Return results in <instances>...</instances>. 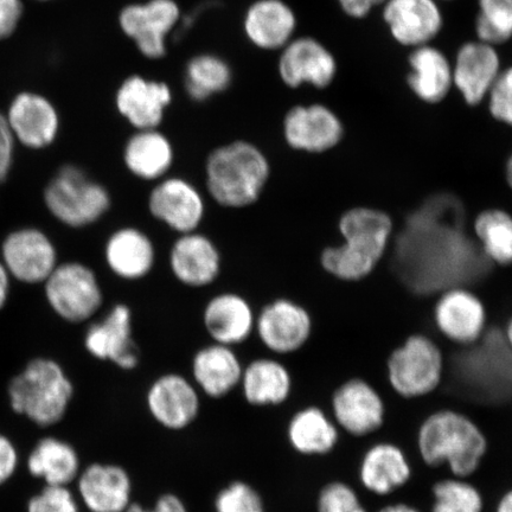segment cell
<instances>
[{
	"label": "cell",
	"instance_id": "6da1fadb",
	"mask_svg": "<svg viewBox=\"0 0 512 512\" xmlns=\"http://www.w3.org/2000/svg\"><path fill=\"white\" fill-rule=\"evenodd\" d=\"M421 463L431 470L447 467L450 476L471 479L490 451L488 434L469 414L439 408L420 421L415 435Z\"/></svg>",
	"mask_w": 512,
	"mask_h": 512
},
{
	"label": "cell",
	"instance_id": "7a4b0ae2",
	"mask_svg": "<svg viewBox=\"0 0 512 512\" xmlns=\"http://www.w3.org/2000/svg\"><path fill=\"white\" fill-rule=\"evenodd\" d=\"M271 174L270 159L259 146L247 140H235L209 153L204 183L217 206L240 210L259 202Z\"/></svg>",
	"mask_w": 512,
	"mask_h": 512
},
{
	"label": "cell",
	"instance_id": "3957f363",
	"mask_svg": "<svg viewBox=\"0 0 512 512\" xmlns=\"http://www.w3.org/2000/svg\"><path fill=\"white\" fill-rule=\"evenodd\" d=\"M343 243L325 248L320 254L323 270L342 281L367 278L387 251L393 221L379 209L357 207L342 215L338 222Z\"/></svg>",
	"mask_w": 512,
	"mask_h": 512
},
{
	"label": "cell",
	"instance_id": "277c9868",
	"mask_svg": "<svg viewBox=\"0 0 512 512\" xmlns=\"http://www.w3.org/2000/svg\"><path fill=\"white\" fill-rule=\"evenodd\" d=\"M9 406L19 418L40 428L60 425L74 401L75 386L53 358L36 357L8 384Z\"/></svg>",
	"mask_w": 512,
	"mask_h": 512
},
{
	"label": "cell",
	"instance_id": "5b68a950",
	"mask_svg": "<svg viewBox=\"0 0 512 512\" xmlns=\"http://www.w3.org/2000/svg\"><path fill=\"white\" fill-rule=\"evenodd\" d=\"M43 200L49 213L70 228L92 226L112 208L111 192L105 185L73 164L63 165L50 179Z\"/></svg>",
	"mask_w": 512,
	"mask_h": 512
},
{
	"label": "cell",
	"instance_id": "8992f818",
	"mask_svg": "<svg viewBox=\"0 0 512 512\" xmlns=\"http://www.w3.org/2000/svg\"><path fill=\"white\" fill-rule=\"evenodd\" d=\"M386 367L390 389L403 400L425 399L437 392L446 370L443 351L424 335L409 336L390 352Z\"/></svg>",
	"mask_w": 512,
	"mask_h": 512
},
{
	"label": "cell",
	"instance_id": "52a82bcc",
	"mask_svg": "<svg viewBox=\"0 0 512 512\" xmlns=\"http://www.w3.org/2000/svg\"><path fill=\"white\" fill-rule=\"evenodd\" d=\"M43 286L50 309L64 322L86 323L104 304V291L98 275L79 261L57 265Z\"/></svg>",
	"mask_w": 512,
	"mask_h": 512
},
{
	"label": "cell",
	"instance_id": "ba28073f",
	"mask_svg": "<svg viewBox=\"0 0 512 512\" xmlns=\"http://www.w3.org/2000/svg\"><path fill=\"white\" fill-rule=\"evenodd\" d=\"M332 419L351 438H369L383 430L387 405L373 384L362 377L342 382L331 395Z\"/></svg>",
	"mask_w": 512,
	"mask_h": 512
},
{
	"label": "cell",
	"instance_id": "9c48e42d",
	"mask_svg": "<svg viewBox=\"0 0 512 512\" xmlns=\"http://www.w3.org/2000/svg\"><path fill=\"white\" fill-rule=\"evenodd\" d=\"M147 210L153 219L182 235L200 230L207 204L201 190L189 179L168 176L151 189Z\"/></svg>",
	"mask_w": 512,
	"mask_h": 512
},
{
	"label": "cell",
	"instance_id": "30bf717a",
	"mask_svg": "<svg viewBox=\"0 0 512 512\" xmlns=\"http://www.w3.org/2000/svg\"><path fill=\"white\" fill-rule=\"evenodd\" d=\"M312 331L310 312L292 299H273L256 313L255 335L273 355H292L302 350Z\"/></svg>",
	"mask_w": 512,
	"mask_h": 512
},
{
	"label": "cell",
	"instance_id": "8fae6325",
	"mask_svg": "<svg viewBox=\"0 0 512 512\" xmlns=\"http://www.w3.org/2000/svg\"><path fill=\"white\" fill-rule=\"evenodd\" d=\"M0 260L12 279L37 285L44 284L59 265V254L53 240L41 229L25 227L6 236Z\"/></svg>",
	"mask_w": 512,
	"mask_h": 512
},
{
	"label": "cell",
	"instance_id": "7c38bea8",
	"mask_svg": "<svg viewBox=\"0 0 512 512\" xmlns=\"http://www.w3.org/2000/svg\"><path fill=\"white\" fill-rule=\"evenodd\" d=\"M85 348L96 360L111 362L121 370H134L140 363V351L133 336L131 307L119 303L106 316L88 326Z\"/></svg>",
	"mask_w": 512,
	"mask_h": 512
},
{
	"label": "cell",
	"instance_id": "4fadbf2b",
	"mask_svg": "<svg viewBox=\"0 0 512 512\" xmlns=\"http://www.w3.org/2000/svg\"><path fill=\"white\" fill-rule=\"evenodd\" d=\"M181 10L175 0H149L131 4L120 12L119 23L124 34L136 43L147 59H162L166 38L176 28Z\"/></svg>",
	"mask_w": 512,
	"mask_h": 512
},
{
	"label": "cell",
	"instance_id": "5bb4252c",
	"mask_svg": "<svg viewBox=\"0 0 512 512\" xmlns=\"http://www.w3.org/2000/svg\"><path fill=\"white\" fill-rule=\"evenodd\" d=\"M146 407L158 424L169 431H183L201 412V393L187 376L166 373L146 392Z\"/></svg>",
	"mask_w": 512,
	"mask_h": 512
},
{
	"label": "cell",
	"instance_id": "9a60e30c",
	"mask_svg": "<svg viewBox=\"0 0 512 512\" xmlns=\"http://www.w3.org/2000/svg\"><path fill=\"white\" fill-rule=\"evenodd\" d=\"M413 465L403 448L390 440L371 444L357 467L358 483L368 494L384 498L398 494L412 482Z\"/></svg>",
	"mask_w": 512,
	"mask_h": 512
},
{
	"label": "cell",
	"instance_id": "2e32d148",
	"mask_svg": "<svg viewBox=\"0 0 512 512\" xmlns=\"http://www.w3.org/2000/svg\"><path fill=\"white\" fill-rule=\"evenodd\" d=\"M75 494L88 512H125L131 507L133 483L125 467L92 463L82 467Z\"/></svg>",
	"mask_w": 512,
	"mask_h": 512
},
{
	"label": "cell",
	"instance_id": "e0dca14e",
	"mask_svg": "<svg viewBox=\"0 0 512 512\" xmlns=\"http://www.w3.org/2000/svg\"><path fill=\"white\" fill-rule=\"evenodd\" d=\"M168 260L174 278L190 288L211 286L222 272L219 246L200 230L178 235L170 247Z\"/></svg>",
	"mask_w": 512,
	"mask_h": 512
},
{
	"label": "cell",
	"instance_id": "ac0fdd59",
	"mask_svg": "<svg viewBox=\"0 0 512 512\" xmlns=\"http://www.w3.org/2000/svg\"><path fill=\"white\" fill-rule=\"evenodd\" d=\"M202 323L211 342L235 348L255 334L256 312L242 294L220 292L204 305Z\"/></svg>",
	"mask_w": 512,
	"mask_h": 512
},
{
	"label": "cell",
	"instance_id": "d6986e66",
	"mask_svg": "<svg viewBox=\"0 0 512 512\" xmlns=\"http://www.w3.org/2000/svg\"><path fill=\"white\" fill-rule=\"evenodd\" d=\"M343 133L341 120L323 105L293 107L284 120L285 142L296 151H329L341 142Z\"/></svg>",
	"mask_w": 512,
	"mask_h": 512
},
{
	"label": "cell",
	"instance_id": "ffe728a7",
	"mask_svg": "<svg viewBox=\"0 0 512 512\" xmlns=\"http://www.w3.org/2000/svg\"><path fill=\"white\" fill-rule=\"evenodd\" d=\"M5 118L16 142L28 149H46L59 136V113L55 106L40 94H18Z\"/></svg>",
	"mask_w": 512,
	"mask_h": 512
},
{
	"label": "cell",
	"instance_id": "44dd1931",
	"mask_svg": "<svg viewBox=\"0 0 512 512\" xmlns=\"http://www.w3.org/2000/svg\"><path fill=\"white\" fill-rule=\"evenodd\" d=\"M336 72L334 55L315 38L292 40L280 55L279 74L288 87L297 88L307 83L325 88L334 81Z\"/></svg>",
	"mask_w": 512,
	"mask_h": 512
},
{
	"label": "cell",
	"instance_id": "7402d4cb",
	"mask_svg": "<svg viewBox=\"0 0 512 512\" xmlns=\"http://www.w3.org/2000/svg\"><path fill=\"white\" fill-rule=\"evenodd\" d=\"M108 270L125 281L143 280L156 266L157 249L143 229L124 226L108 236L104 248Z\"/></svg>",
	"mask_w": 512,
	"mask_h": 512
},
{
	"label": "cell",
	"instance_id": "603a6c76",
	"mask_svg": "<svg viewBox=\"0 0 512 512\" xmlns=\"http://www.w3.org/2000/svg\"><path fill=\"white\" fill-rule=\"evenodd\" d=\"M435 324L450 341L470 345L482 337L486 311L482 300L463 287H453L441 294L434 309Z\"/></svg>",
	"mask_w": 512,
	"mask_h": 512
},
{
	"label": "cell",
	"instance_id": "cb8c5ba5",
	"mask_svg": "<svg viewBox=\"0 0 512 512\" xmlns=\"http://www.w3.org/2000/svg\"><path fill=\"white\" fill-rule=\"evenodd\" d=\"M243 367L235 348L211 342L192 357L191 380L201 394L219 400L240 387Z\"/></svg>",
	"mask_w": 512,
	"mask_h": 512
},
{
	"label": "cell",
	"instance_id": "d4e9b609",
	"mask_svg": "<svg viewBox=\"0 0 512 512\" xmlns=\"http://www.w3.org/2000/svg\"><path fill=\"white\" fill-rule=\"evenodd\" d=\"M23 465L31 478L51 486H73L83 467L78 448L51 434L32 445Z\"/></svg>",
	"mask_w": 512,
	"mask_h": 512
},
{
	"label": "cell",
	"instance_id": "484cf974",
	"mask_svg": "<svg viewBox=\"0 0 512 512\" xmlns=\"http://www.w3.org/2000/svg\"><path fill=\"white\" fill-rule=\"evenodd\" d=\"M172 101L166 83L134 75L126 79L115 96L118 112L136 130L158 128Z\"/></svg>",
	"mask_w": 512,
	"mask_h": 512
},
{
	"label": "cell",
	"instance_id": "4316f807",
	"mask_svg": "<svg viewBox=\"0 0 512 512\" xmlns=\"http://www.w3.org/2000/svg\"><path fill=\"white\" fill-rule=\"evenodd\" d=\"M384 3V21L403 46H426L443 27V16L434 0H386Z\"/></svg>",
	"mask_w": 512,
	"mask_h": 512
},
{
	"label": "cell",
	"instance_id": "83f0119b",
	"mask_svg": "<svg viewBox=\"0 0 512 512\" xmlns=\"http://www.w3.org/2000/svg\"><path fill=\"white\" fill-rule=\"evenodd\" d=\"M499 74L501 62L494 46L478 41L460 48L453 68V83L467 104H480L489 95Z\"/></svg>",
	"mask_w": 512,
	"mask_h": 512
},
{
	"label": "cell",
	"instance_id": "f1b7e54d",
	"mask_svg": "<svg viewBox=\"0 0 512 512\" xmlns=\"http://www.w3.org/2000/svg\"><path fill=\"white\" fill-rule=\"evenodd\" d=\"M123 159L133 177L156 183L169 176L175 163V150L170 139L158 128L137 130L124 146Z\"/></svg>",
	"mask_w": 512,
	"mask_h": 512
},
{
	"label": "cell",
	"instance_id": "f546056e",
	"mask_svg": "<svg viewBox=\"0 0 512 512\" xmlns=\"http://www.w3.org/2000/svg\"><path fill=\"white\" fill-rule=\"evenodd\" d=\"M288 444L304 457H326L341 441V431L332 416L319 406L299 409L287 425Z\"/></svg>",
	"mask_w": 512,
	"mask_h": 512
},
{
	"label": "cell",
	"instance_id": "4dcf8cb0",
	"mask_svg": "<svg viewBox=\"0 0 512 512\" xmlns=\"http://www.w3.org/2000/svg\"><path fill=\"white\" fill-rule=\"evenodd\" d=\"M239 388L251 406H280L292 395L293 377L277 358L259 357L243 367Z\"/></svg>",
	"mask_w": 512,
	"mask_h": 512
},
{
	"label": "cell",
	"instance_id": "1f68e13d",
	"mask_svg": "<svg viewBox=\"0 0 512 512\" xmlns=\"http://www.w3.org/2000/svg\"><path fill=\"white\" fill-rule=\"evenodd\" d=\"M296 28V15L283 0H256L243 19L248 40L264 50L286 47Z\"/></svg>",
	"mask_w": 512,
	"mask_h": 512
},
{
	"label": "cell",
	"instance_id": "d6a6232c",
	"mask_svg": "<svg viewBox=\"0 0 512 512\" xmlns=\"http://www.w3.org/2000/svg\"><path fill=\"white\" fill-rule=\"evenodd\" d=\"M409 87L421 100L435 104L446 98L453 83V69L440 50L430 46L416 48L411 57Z\"/></svg>",
	"mask_w": 512,
	"mask_h": 512
},
{
	"label": "cell",
	"instance_id": "836d02e7",
	"mask_svg": "<svg viewBox=\"0 0 512 512\" xmlns=\"http://www.w3.org/2000/svg\"><path fill=\"white\" fill-rule=\"evenodd\" d=\"M473 228L485 256L499 266H512V215L502 209L484 210Z\"/></svg>",
	"mask_w": 512,
	"mask_h": 512
},
{
	"label": "cell",
	"instance_id": "e575fe53",
	"mask_svg": "<svg viewBox=\"0 0 512 512\" xmlns=\"http://www.w3.org/2000/svg\"><path fill=\"white\" fill-rule=\"evenodd\" d=\"M232 69L219 56L202 54L191 59L185 69V88L191 99L204 101L219 94L232 82Z\"/></svg>",
	"mask_w": 512,
	"mask_h": 512
},
{
	"label": "cell",
	"instance_id": "d590c367",
	"mask_svg": "<svg viewBox=\"0 0 512 512\" xmlns=\"http://www.w3.org/2000/svg\"><path fill=\"white\" fill-rule=\"evenodd\" d=\"M431 512H484L483 491L471 479L447 476L431 486Z\"/></svg>",
	"mask_w": 512,
	"mask_h": 512
},
{
	"label": "cell",
	"instance_id": "8d00e7d4",
	"mask_svg": "<svg viewBox=\"0 0 512 512\" xmlns=\"http://www.w3.org/2000/svg\"><path fill=\"white\" fill-rule=\"evenodd\" d=\"M476 22L480 42L496 46L512 37V0H479Z\"/></svg>",
	"mask_w": 512,
	"mask_h": 512
},
{
	"label": "cell",
	"instance_id": "74e56055",
	"mask_svg": "<svg viewBox=\"0 0 512 512\" xmlns=\"http://www.w3.org/2000/svg\"><path fill=\"white\" fill-rule=\"evenodd\" d=\"M316 509L317 512H370L354 486L342 479L331 480L322 486Z\"/></svg>",
	"mask_w": 512,
	"mask_h": 512
},
{
	"label": "cell",
	"instance_id": "f35d334b",
	"mask_svg": "<svg viewBox=\"0 0 512 512\" xmlns=\"http://www.w3.org/2000/svg\"><path fill=\"white\" fill-rule=\"evenodd\" d=\"M216 512H266L264 499L251 484L235 480L215 498Z\"/></svg>",
	"mask_w": 512,
	"mask_h": 512
},
{
	"label": "cell",
	"instance_id": "ab89813d",
	"mask_svg": "<svg viewBox=\"0 0 512 512\" xmlns=\"http://www.w3.org/2000/svg\"><path fill=\"white\" fill-rule=\"evenodd\" d=\"M25 512H82L72 486L42 485L25 504Z\"/></svg>",
	"mask_w": 512,
	"mask_h": 512
},
{
	"label": "cell",
	"instance_id": "60d3db41",
	"mask_svg": "<svg viewBox=\"0 0 512 512\" xmlns=\"http://www.w3.org/2000/svg\"><path fill=\"white\" fill-rule=\"evenodd\" d=\"M488 96L492 117L512 126V67L498 75Z\"/></svg>",
	"mask_w": 512,
	"mask_h": 512
},
{
	"label": "cell",
	"instance_id": "b9f144b4",
	"mask_svg": "<svg viewBox=\"0 0 512 512\" xmlns=\"http://www.w3.org/2000/svg\"><path fill=\"white\" fill-rule=\"evenodd\" d=\"M22 464V454L16 441L0 431V488L12 482Z\"/></svg>",
	"mask_w": 512,
	"mask_h": 512
},
{
	"label": "cell",
	"instance_id": "7bdbcfd3",
	"mask_svg": "<svg viewBox=\"0 0 512 512\" xmlns=\"http://www.w3.org/2000/svg\"><path fill=\"white\" fill-rule=\"evenodd\" d=\"M16 140L5 115L0 114V183L8 179L14 165Z\"/></svg>",
	"mask_w": 512,
	"mask_h": 512
},
{
	"label": "cell",
	"instance_id": "ee69618b",
	"mask_svg": "<svg viewBox=\"0 0 512 512\" xmlns=\"http://www.w3.org/2000/svg\"><path fill=\"white\" fill-rule=\"evenodd\" d=\"M22 15V0H0V40L14 34Z\"/></svg>",
	"mask_w": 512,
	"mask_h": 512
},
{
	"label": "cell",
	"instance_id": "f6af8a7d",
	"mask_svg": "<svg viewBox=\"0 0 512 512\" xmlns=\"http://www.w3.org/2000/svg\"><path fill=\"white\" fill-rule=\"evenodd\" d=\"M386 2V0H338L342 9L351 17H366L374 6Z\"/></svg>",
	"mask_w": 512,
	"mask_h": 512
},
{
	"label": "cell",
	"instance_id": "bcb514c9",
	"mask_svg": "<svg viewBox=\"0 0 512 512\" xmlns=\"http://www.w3.org/2000/svg\"><path fill=\"white\" fill-rule=\"evenodd\" d=\"M152 509L155 512H189L183 499L175 494L159 496Z\"/></svg>",
	"mask_w": 512,
	"mask_h": 512
},
{
	"label": "cell",
	"instance_id": "7dc6e473",
	"mask_svg": "<svg viewBox=\"0 0 512 512\" xmlns=\"http://www.w3.org/2000/svg\"><path fill=\"white\" fill-rule=\"evenodd\" d=\"M11 275L0 260V311L8 304L11 291Z\"/></svg>",
	"mask_w": 512,
	"mask_h": 512
},
{
	"label": "cell",
	"instance_id": "c3c4849f",
	"mask_svg": "<svg viewBox=\"0 0 512 512\" xmlns=\"http://www.w3.org/2000/svg\"><path fill=\"white\" fill-rule=\"evenodd\" d=\"M377 512H421V510L407 502H393L383 505Z\"/></svg>",
	"mask_w": 512,
	"mask_h": 512
},
{
	"label": "cell",
	"instance_id": "681fc988",
	"mask_svg": "<svg viewBox=\"0 0 512 512\" xmlns=\"http://www.w3.org/2000/svg\"><path fill=\"white\" fill-rule=\"evenodd\" d=\"M495 512H512V486L503 491L495 505Z\"/></svg>",
	"mask_w": 512,
	"mask_h": 512
},
{
	"label": "cell",
	"instance_id": "f907efd6",
	"mask_svg": "<svg viewBox=\"0 0 512 512\" xmlns=\"http://www.w3.org/2000/svg\"><path fill=\"white\" fill-rule=\"evenodd\" d=\"M505 179L512 190V155L509 157L507 165H505Z\"/></svg>",
	"mask_w": 512,
	"mask_h": 512
},
{
	"label": "cell",
	"instance_id": "816d5d0a",
	"mask_svg": "<svg viewBox=\"0 0 512 512\" xmlns=\"http://www.w3.org/2000/svg\"><path fill=\"white\" fill-rule=\"evenodd\" d=\"M504 339H505V343L508 344V347L512 351V317L510 318V320L507 324V329H505Z\"/></svg>",
	"mask_w": 512,
	"mask_h": 512
},
{
	"label": "cell",
	"instance_id": "f5cc1de1",
	"mask_svg": "<svg viewBox=\"0 0 512 512\" xmlns=\"http://www.w3.org/2000/svg\"><path fill=\"white\" fill-rule=\"evenodd\" d=\"M125 512H155L152 508L143 507L142 504L132 503L131 507L128 508Z\"/></svg>",
	"mask_w": 512,
	"mask_h": 512
},
{
	"label": "cell",
	"instance_id": "db71d44e",
	"mask_svg": "<svg viewBox=\"0 0 512 512\" xmlns=\"http://www.w3.org/2000/svg\"><path fill=\"white\" fill-rule=\"evenodd\" d=\"M41 2H48V0H41Z\"/></svg>",
	"mask_w": 512,
	"mask_h": 512
}]
</instances>
